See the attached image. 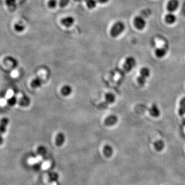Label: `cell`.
Wrapping results in <instances>:
<instances>
[{
    "label": "cell",
    "instance_id": "cb8c5ba5",
    "mask_svg": "<svg viewBox=\"0 0 185 185\" xmlns=\"http://www.w3.org/2000/svg\"><path fill=\"white\" fill-rule=\"evenodd\" d=\"M17 102V98L15 96H12L8 100V103L11 105H14Z\"/></svg>",
    "mask_w": 185,
    "mask_h": 185
},
{
    "label": "cell",
    "instance_id": "9c48e42d",
    "mask_svg": "<svg viewBox=\"0 0 185 185\" xmlns=\"http://www.w3.org/2000/svg\"><path fill=\"white\" fill-rule=\"evenodd\" d=\"M149 112L151 116L153 117H159L161 114V112L157 105L155 104H154L150 108H149Z\"/></svg>",
    "mask_w": 185,
    "mask_h": 185
},
{
    "label": "cell",
    "instance_id": "8992f818",
    "mask_svg": "<svg viewBox=\"0 0 185 185\" xmlns=\"http://www.w3.org/2000/svg\"><path fill=\"white\" fill-rule=\"evenodd\" d=\"M180 6L178 0H169L167 5V9L169 12H173L177 10Z\"/></svg>",
    "mask_w": 185,
    "mask_h": 185
},
{
    "label": "cell",
    "instance_id": "52a82bcc",
    "mask_svg": "<svg viewBox=\"0 0 185 185\" xmlns=\"http://www.w3.org/2000/svg\"><path fill=\"white\" fill-rule=\"evenodd\" d=\"M117 121H118V118L117 116L114 115H111L108 116V117L105 118L104 121V124L107 127H111L116 124Z\"/></svg>",
    "mask_w": 185,
    "mask_h": 185
},
{
    "label": "cell",
    "instance_id": "d4e9b609",
    "mask_svg": "<svg viewBox=\"0 0 185 185\" xmlns=\"http://www.w3.org/2000/svg\"><path fill=\"white\" fill-rule=\"evenodd\" d=\"M6 3L8 6L13 5L15 4V0H6Z\"/></svg>",
    "mask_w": 185,
    "mask_h": 185
},
{
    "label": "cell",
    "instance_id": "d6986e66",
    "mask_svg": "<svg viewBox=\"0 0 185 185\" xmlns=\"http://www.w3.org/2000/svg\"><path fill=\"white\" fill-rule=\"evenodd\" d=\"M41 80L39 78H36L32 80L31 82V86L33 88L39 87L41 84Z\"/></svg>",
    "mask_w": 185,
    "mask_h": 185
},
{
    "label": "cell",
    "instance_id": "2e32d148",
    "mask_svg": "<svg viewBox=\"0 0 185 185\" xmlns=\"http://www.w3.org/2000/svg\"><path fill=\"white\" fill-rule=\"evenodd\" d=\"M154 146L156 150L160 151L164 148V143L161 140H158L154 143Z\"/></svg>",
    "mask_w": 185,
    "mask_h": 185
},
{
    "label": "cell",
    "instance_id": "5b68a950",
    "mask_svg": "<svg viewBox=\"0 0 185 185\" xmlns=\"http://www.w3.org/2000/svg\"><path fill=\"white\" fill-rule=\"evenodd\" d=\"M9 124V119L7 118H3L0 121V144L2 143V135L5 133L6 127Z\"/></svg>",
    "mask_w": 185,
    "mask_h": 185
},
{
    "label": "cell",
    "instance_id": "30bf717a",
    "mask_svg": "<svg viewBox=\"0 0 185 185\" xmlns=\"http://www.w3.org/2000/svg\"><path fill=\"white\" fill-rule=\"evenodd\" d=\"M177 17L173 12H169L166 14L165 17V20L168 24H173L176 22Z\"/></svg>",
    "mask_w": 185,
    "mask_h": 185
},
{
    "label": "cell",
    "instance_id": "7402d4cb",
    "mask_svg": "<svg viewBox=\"0 0 185 185\" xmlns=\"http://www.w3.org/2000/svg\"><path fill=\"white\" fill-rule=\"evenodd\" d=\"M58 0H49L48 2V6L50 8L54 9L56 7Z\"/></svg>",
    "mask_w": 185,
    "mask_h": 185
},
{
    "label": "cell",
    "instance_id": "9a60e30c",
    "mask_svg": "<svg viewBox=\"0 0 185 185\" xmlns=\"http://www.w3.org/2000/svg\"><path fill=\"white\" fill-rule=\"evenodd\" d=\"M105 99L107 102V103H113L115 101V95L112 93V92H108L105 95Z\"/></svg>",
    "mask_w": 185,
    "mask_h": 185
},
{
    "label": "cell",
    "instance_id": "8fae6325",
    "mask_svg": "<svg viewBox=\"0 0 185 185\" xmlns=\"http://www.w3.org/2000/svg\"><path fill=\"white\" fill-rule=\"evenodd\" d=\"M73 89L71 86L68 85H65L61 88V92L62 95L64 96H70L72 92Z\"/></svg>",
    "mask_w": 185,
    "mask_h": 185
},
{
    "label": "cell",
    "instance_id": "603a6c76",
    "mask_svg": "<svg viewBox=\"0 0 185 185\" xmlns=\"http://www.w3.org/2000/svg\"><path fill=\"white\" fill-rule=\"evenodd\" d=\"M70 0H60L59 2V5L62 8L66 7L70 3Z\"/></svg>",
    "mask_w": 185,
    "mask_h": 185
},
{
    "label": "cell",
    "instance_id": "ac0fdd59",
    "mask_svg": "<svg viewBox=\"0 0 185 185\" xmlns=\"http://www.w3.org/2000/svg\"><path fill=\"white\" fill-rule=\"evenodd\" d=\"M30 98L26 97V96H24L22 98H21L20 100L19 104L21 105L22 107H26L28 106V105H30Z\"/></svg>",
    "mask_w": 185,
    "mask_h": 185
},
{
    "label": "cell",
    "instance_id": "7a4b0ae2",
    "mask_svg": "<svg viewBox=\"0 0 185 185\" xmlns=\"http://www.w3.org/2000/svg\"><path fill=\"white\" fill-rule=\"evenodd\" d=\"M150 75V71L149 68L146 67H144L140 71V75L137 78V82L140 86H144L147 78Z\"/></svg>",
    "mask_w": 185,
    "mask_h": 185
},
{
    "label": "cell",
    "instance_id": "7c38bea8",
    "mask_svg": "<svg viewBox=\"0 0 185 185\" xmlns=\"http://www.w3.org/2000/svg\"><path fill=\"white\" fill-rule=\"evenodd\" d=\"M155 54L157 58H163L167 54V50L163 47L157 48L155 51Z\"/></svg>",
    "mask_w": 185,
    "mask_h": 185
},
{
    "label": "cell",
    "instance_id": "3957f363",
    "mask_svg": "<svg viewBox=\"0 0 185 185\" xmlns=\"http://www.w3.org/2000/svg\"><path fill=\"white\" fill-rule=\"evenodd\" d=\"M136 60L133 57L129 56L126 58L123 65V68L124 71L127 73L131 72L135 66L136 65Z\"/></svg>",
    "mask_w": 185,
    "mask_h": 185
},
{
    "label": "cell",
    "instance_id": "ba28073f",
    "mask_svg": "<svg viewBox=\"0 0 185 185\" xmlns=\"http://www.w3.org/2000/svg\"><path fill=\"white\" fill-rule=\"evenodd\" d=\"M75 22V19L73 17L71 16H68L67 17H65L61 20V23L63 26L67 27H70L73 25Z\"/></svg>",
    "mask_w": 185,
    "mask_h": 185
},
{
    "label": "cell",
    "instance_id": "5bb4252c",
    "mask_svg": "<svg viewBox=\"0 0 185 185\" xmlns=\"http://www.w3.org/2000/svg\"><path fill=\"white\" fill-rule=\"evenodd\" d=\"M65 140V135L62 133H59L56 137V144L58 146H60L63 144Z\"/></svg>",
    "mask_w": 185,
    "mask_h": 185
},
{
    "label": "cell",
    "instance_id": "44dd1931",
    "mask_svg": "<svg viewBox=\"0 0 185 185\" xmlns=\"http://www.w3.org/2000/svg\"><path fill=\"white\" fill-rule=\"evenodd\" d=\"M103 151H104V153H105V155L107 156H110L113 153V150H112V148L109 146H105L104 147V149H103Z\"/></svg>",
    "mask_w": 185,
    "mask_h": 185
},
{
    "label": "cell",
    "instance_id": "4fadbf2b",
    "mask_svg": "<svg viewBox=\"0 0 185 185\" xmlns=\"http://www.w3.org/2000/svg\"><path fill=\"white\" fill-rule=\"evenodd\" d=\"M178 114L180 116L184 115L185 114V97H183L180 100Z\"/></svg>",
    "mask_w": 185,
    "mask_h": 185
},
{
    "label": "cell",
    "instance_id": "e0dca14e",
    "mask_svg": "<svg viewBox=\"0 0 185 185\" xmlns=\"http://www.w3.org/2000/svg\"><path fill=\"white\" fill-rule=\"evenodd\" d=\"M85 1L87 8L89 9L95 8L97 5V3L98 2L97 0H85Z\"/></svg>",
    "mask_w": 185,
    "mask_h": 185
},
{
    "label": "cell",
    "instance_id": "484cf974",
    "mask_svg": "<svg viewBox=\"0 0 185 185\" xmlns=\"http://www.w3.org/2000/svg\"><path fill=\"white\" fill-rule=\"evenodd\" d=\"M97 1L99 3L105 4L107 3V2H108L109 0H97Z\"/></svg>",
    "mask_w": 185,
    "mask_h": 185
},
{
    "label": "cell",
    "instance_id": "ffe728a7",
    "mask_svg": "<svg viewBox=\"0 0 185 185\" xmlns=\"http://www.w3.org/2000/svg\"><path fill=\"white\" fill-rule=\"evenodd\" d=\"M14 30L17 32H23L25 30V27L24 24L21 23H16L14 26Z\"/></svg>",
    "mask_w": 185,
    "mask_h": 185
},
{
    "label": "cell",
    "instance_id": "4316f807",
    "mask_svg": "<svg viewBox=\"0 0 185 185\" xmlns=\"http://www.w3.org/2000/svg\"><path fill=\"white\" fill-rule=\"evenodd\" d=\"M74 1L76 2H81L83 1H85V0H74Z\"/></svg>",
    "mask_w": 185,
    "mask_h": 185
},
{
    "label": "cell",
    "instance_id": "277c9868",
    "mask_svg": "<svg viewBox=\"0 0 185 185\" xmlns=\"http://www.w3.org/2000/svg\"><path fill=\"white\" fill-rule=\"evenodd\" d=\"M133 23L135 28L140 30H142L146 26V21L141 16H136L133 20Z\"/></svg>",
    "mask_w": 185,
    "mask_h": 185
},
{
    "label": "cell",
    "instance_id": "6da1fadb",
    "mask_svg": "<svg viewBox=\"0 0 185 185\" xmlns=\"http://www.w3.org/2000/svg\"><path fill=\"white\" fill-rule=\"evenodd\" d=\"M126 26L122 21H117L114 24L110 30V35L113 38H116L124 32Z\"/></svg>",
    "mask_w": 185,
    "mask_h": 185
}]
</instances>
